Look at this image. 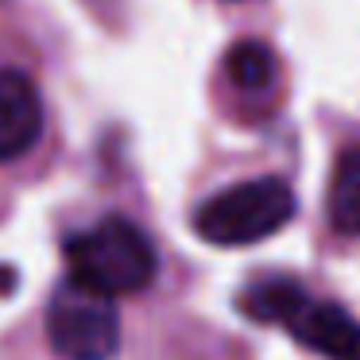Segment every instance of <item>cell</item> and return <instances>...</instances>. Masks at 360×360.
<instances>
[{
    "mask_svg": "<svg viewBox=\"0 0 360 360\" xmlns=\"http://www.w3.org/2000/svg\"><path fill=\"white\" fill-rule=\"evenodd\" d=\"M329 221L341 236H360V148H349L329 179Z\"/></svg>",
    "mask_w": 360,
    "mask_h": 360,
    "instance_id": "6",
    "label": "cell"
},
{
    "mask_svg": "<svg viewBox=\"0 0 360 360\" xmlns=\"http://www.w3.org/2000/svg\"><path fill=\"white\" fill-rule=\"evenodd\" d=\"M295 217V194L283 179H252L213 194L194 213V229L205 244L244 248L279 233Z\"/></svg>",
    "mask_w": 360,
    "mask_h": 360,
    "instance_id": "3",
    "label": "cell"
},
{
    "mask_svg": "<svg viewBox=\"0 0 360 360\" xmlns=\"http://www.w3.org/2000/svg\"><path fill=\"white\" fill-rule=\"evenodd\" d=\"M63 252L70 279L89 290H101L109 298L140 295L155 283L159 271L155 244L128 217H101L97 225L74 233Z\"/></svg>",
    "mask_w": 360,
    "mask_h": 360,
    "instance_id": "2",
    "label": "cell"
},
{
    "mask_svg": "<svg viewBox=\"0 0 360 360\" xmlns=\"http://www.w3.org/2000/svg\"><path fill=\"white\" fill-rule=\"evenodd\" d=\"M47 341L63 360H112L120 349V314L109 295L66 279L47 302Z\"/></svg>",
    "mask_w": 360,
    "mask_h": 360,
    "instance_id": "4",
    "label": "cell"
},
{
    "mask_svg": "<svg viewBox=\"0 0 360 360\" xmlns=\"http://www.w3.org/2000/svg\"><path fill=\"white\" fill-rule=\"evenodd\" d=\"M244 318L279 326L306 345L310 352H321L326 360H360V321L337 302L314 298L298 279L271 275L240 290L236 298Z\"/></svg>",
    "mask_w": 360,
    "mask_h": 360,
    "instance_id": "1",
    "label": "cell"
},
{
    "mask_svg": "<svg viewBox=\"0 0 360 360\" xmlns=\"http://www.w3.org/2000/svg\"><path fill=\"white\" fill-rule=\"evenodd\" d=\"M225 74L240 94H267L275 86V55L264 47V43L240 39L233 43V51L225 55Z\"/></svg>",
    "mask_w": 360,
    "mask_h": 360,
    "instance_id": "7",
    "label": "cell"
},
{
    "mask_svg": "<svg viewBox=\"0 0 360 360\" xmlns=\"http://www.w3.org/2000/svg\"><path fill=\"white\" fill-rule=\"evenodd\" d=\"M43 136V97L24 70L0 66V163L32 151Z\"/></svg>",
    "mask_w": 360,
    "mask_h": 360,
    "instance_id": "5",
    "label": "cell"
}]
</instances>
